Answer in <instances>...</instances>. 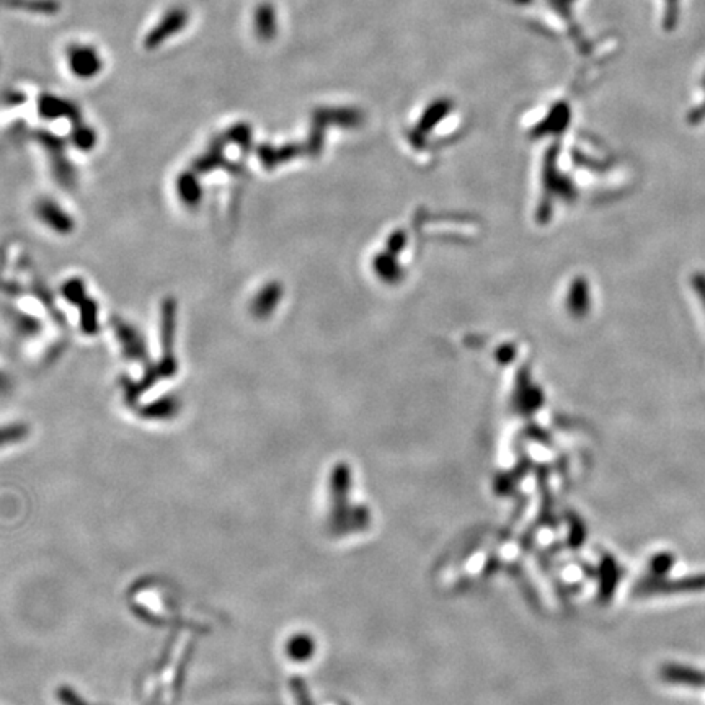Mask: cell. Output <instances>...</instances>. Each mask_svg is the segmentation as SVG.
<instances>
[{"label": "cell", "instance_id": "7a4b0ae2", "mask_svg": "<svg viewBox=\"0 0 705 705\" xmlns=\"http://www.w3.org/2000/svg\"><path fill=\"white\" fill-rule=\"evenodd\" d=\"M70 67L80 77L95 75L102 67V61L92 48H75L70 51Z\"/></svg>", "mask_w": 705, "mask_h": 705}, {"label": "cell", "instance_id": "3957f363", "mask_svg": "<svg viewBox=\"0 0 705 705\" xmlns=\"http://www.w3.org/2000/svg\"><path fill=\"white\" fill-rule=\"evenodd\" d=\"M661 677L666 682H671V684H681V686H692V687H702L705 686V673L694 668H686V666H677V665H668L661 670Z\"/></svg>", "mask_w": 705, "mask_h": 705}, {"label": "cell", "instance_id": "52a82bcc", "mask_svg": "<svg viewBox=\"0 0 705 705\" xmlns=\"http://www.w3.org/2000/svg\"><path fill=\"white\" fill-rule=\"evenodd\" d=\"M604 572H606V580L603 583V591L606 596H609L616 589L617 580H619V572H617L614 560L604 562Z\"/></svg>", "mask_w": 705, "mask_h": 705}, {"label": "cell", "instance_id": "277c9868", "mask_svg": "<svg viewBox=\"0 0 705 705\" xmlns=\"http://www.w3.org/2000/svg\"><path fill=\"white\" fill-rule=\"evenodd\" d=\"M187 21V15L182 10H177V12H172L170 15H167L165 18L162 20V23L157 26V28L147 36V48H154L158 46L160 43L165 41L167 36L177 33Z\"/></svg>", "mask_w": 705, "mask_h": 705}, {"label": "cell", "instance_id": "8992f818", "mask_svg": "<svg viewBox=\"0 0 705 705\" xmlns=\"http://www.w3.org/2000/svg\"><path fill=\"white\" fill-rule=\"evenodd\" d=\"M674 565V557L671 554H660L655 557L650 564V570H652L653 575H657L658 578L665 576L671 568Z\"/></svg>", "mask_w": 705, "mask_h": 705}, {"label": "cell", "instance_id": "5b68a950", "mask_svg": "<svg viewBox=\"0 0 705 705\" xmlns=\"http://www.w3.org/2000/svg\"><path fill=\"white\" fill-rule=\"evenodd\" d=\"M286 652L289 653V657H291L293 660H296V661L307 660L310 657V640L309 638H305L304 635L293 637L288 643Z\"/></svg>", "mask_w": 705, "mask_h": 705}, {"label": "cell", "instance_id": "6da1fadb", "mask_svg": "<svg viewBox=\"0 0 705 705\" xmlns=\"http://www.w3.org/2000/svg\"><path fill=\"white\" fill-rule=\"evenodd\" d=\"M705 589V575L687 576L681 580L665 581V580H650L640 584L638 593L640 594H671V593H692L704 591Z\"/></svg>", "mask_w": 705, "mask_h": 705}]
</instances>
